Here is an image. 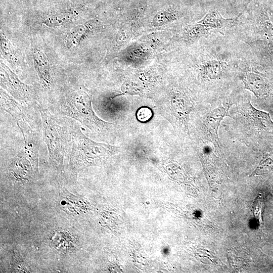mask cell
Masks as SVG:
<instances>
[{
	"instance_id": "6da1fadb",
	"label": "cell",
	"mask_w": 273,
	"mask_h": 273,
	"mask_svg": "<svg viewBox=\"0 0 273 273\" xmlns=\"http://www.w3.org/2000/svg\"><path fill=\"white\" fill-rule=\"evenodd\" d=\"M61 112L91 129H99L106 123L95 114L90 97L84 88H80L70 94L60 105Z\"/></svg>"
},
{
	"instance_id": "7a4b0ae2",
	"label": "cell",
	"mask_w": 273,
	"mask_h": 273,
	"mask_svg": "<svg viewBox=\"0 0 273 273\" xmlns=\"http://www.w3.org/2000/svg\"><path fill=\"white\" fill-rule=\"evenodd\" d=\"M115 150L116 147L94 142L77 129L73 135L70 161L74 167L79 168L112 155Z\"/></svg>"
},
{
	"instance_id": "3957f363",
	"label": "cell",
	"mask_w": 273,
	"mask_h": 273,
	"mask_svg": "<svg viewBox=\"0 0 273 273\" xmlns=\"http://www.w3.org/2000/svg\"><path fill=\"white\" fill-rule=\"evenodd\" d=\"M43 130V138L51 162L58 168H62L64 157L62 138L59 126L53 116L46 109L40 108Z\"/></svg>"
},
{
	"instance_id": "277c9868",
	"label": "cell",
	"mask_w": 273,
	"mask_h": 273,
	"mask_svg": "<svg viewBox=\"0 0 273 273\" xmlns=\"http://www.w3.org/2000/svg\"><path fill=\"white\" fill-rule=\"evenodd\" d=\"M230 105L219 106L202 116L200 127L205 139L216 148H219L218 129L220 121L225 116H231L229 113Z\"/></svg>"
},
{
	"instance_id": "5b68a950",
	"label": "cell",
	"mask_w": 273,
	"mask_h": 273,
	"mask_svg": "<svg viewBox=\"0 0 273 273\" xmlns=\"http://www.w3.org/2000/svg\"><path fill=\"white\" fill-rule=\"evenodd\" d=\"M1 83L16 98L20 100H25L30 94L31 89L21 82L4 64H1Z\"/></svg>"
},
{
	"instance_id": "8992f818",
	"label": "cell",
	"mask_w": 273,
	"mask_h": 273,
	"mask_svg": "<svg viewBox=\"0 0 273 273\" xmlns=\"http://www.w3.org/2000/svg\"><path fill=\"white\" fill-rule=\"evenodd\" d=\"M33 169L30 160L21 150L12 161L9 172L16 180L24 181L31 178Z\"/></svg>"
},
{
	"instance_id": "52a82bcc",
	"label": "cell",
	"mask_w": 273,
	"mask_h": 273,
	"mask_svg": "<svg viewBox=\"0 0 273 273\" xmlns=\"http://www.w3.org/2000/svg\"><path fill=\"white\" fill-rule=\"evenodd\" d=\"M24 139V146L21 150L30 160L35 170L37 168L39 145L37 137L24 122H18Z\"/></svg>"
},
{
	"instance_id": "ba28073f",
	"label": "cell",
	"mask_w": 273,
	"mask_h": 273,
	"mask_svg": "<svg viewBox=\"0 0 273 273\" xmlns=\"http://www.w3.org/2000/svg\"><path fill=\"white\" fill-rule=\"evenodd\" d=\"M245 89L252 92L258 98L267 96L270 89L267 80L259 73L250 71L246 73L242 77Z\"/></svg>"
},
{
	"instance_id": "9c48e42d",
	"label": "cell",
	"mask_w": 273,
	"mask_h": 273,
	"mask_svg": "<svg viewBox=\"0 0 273 273\" xmlns=\"http://www.w3.org/2000/svg\"><path fill=\"white\" fill-rule=\"evenodd\" d=\"M239 16L224 18L217 10H212L208 12L198 22L212 33L215 30H222L234 26Z\"/></svg>"
},
{
	"instance_id": "30bf717a",
	"label": "cell",
	"mask_w": 273,
	"mask_h": 273,
	"mask_svg": "<svg viewBox=\"0 0 273 273\" xmlns=\"http://www.w3.org/2000/svg\"><path fill=\"white\" fill-rule=\"evenodd\" d=\"M245 116L255 126L268 133H273V122L269 114L256 109L250 102L247 104Z\"/></svg>"
},
{
	"instance_id": "8fae6325",
	"label": "cell",
	"mask_w": 273,
	"mask_h": 273,
	"mask_svg": "<svg viewBox=\"0 0 273 273\" xmlns=\"http://www.w3.org/2000/svg\"><path fill=\"white\" fill-rule=\"evenodd\" d=\"M257 27L262 39L273 49V22L266 8L261 9L257 17Z\"/></svg>"
},
{
	"instance_id": "7c38bea8",
	"label": "cell",
	"mask_w": 273,
	"mask_h": 273,
	"mask_svg": "<svg viewBox=\"0 0 273 273\" xmlns=\"http://www.w3.org/2000/svg\"><path fill=\"white\" fill-rule=\"evenodd\" d=\"M226 67V63L217 59H210L201 66L202 76L206 79L213 80L222 76Z\"/></svg>"
},
{
	"instance_id": "4fadbf2b",
	"label": "cell",
	"mask_w": 273,
	"mask_h": 273,
	"mask_svg": "<svg viewBox=\"0 0 273 273\" xmlns=\"http://www.w3.org/2000/svg\"><path fill=\"white\" fill-rule=\"evenodd\" d=\"M34 58L35 68L40 82L44 87L50 88L52 84V78L47 60L39 51L36 52Z\"/></svg>"
},
{
	"instance_id": "5bb4252c",
	"label": "cell",
	"mask_w": 273,
	"mask_h": 273,
	"mask_svg": "<svg viewBox=\"0 0 273 273\" xmlns=\"http://www.w3.org/2000/svg\"><path fill=\"white\" fill-rule=\"evenodd\" d=\"M79 9L80 8L78 7L55 14L48 17L44 23L50 27L62 25L72 19L78 14Z\"/></svg>"
},
{
	"instance_id": "9a60e30c",
	"label": "cell",
	"mask_w": 273,
	"mask_h": 273,
	"mask_svg": "<svg viewBox=\"0 0 273 273\" xmlns=\"http://www.w3.org/2000/svg\"><path fill=\"white\" fill-rule=\"evenodd\" d=\"M211 34V32L198 21L192 25L187 29L186 38L188 40H196L201 37H206Z\"/></svg>"
},
{
	"instance_id": "2e32d148",
	"label": "cell",
	"mask_w": 273,
	"mask_h": 273,
	"mask_svg": "<svg viewBox=\"0 0 273 273\" xmlns=\"http://www.w3.org/2000/svg\"><path fill=\"white\" fill-rule=\"evenodd\" d=\"M1 104L3 109L14 117H18L21 114L17 103L1 89Z\"/></svg>"
},
{
	"instance_id": "e0dca14e",
	"label": "cell",
	"mask_w": 273,
	"mask_h": 273,
	"mask_svg": "<svg viewBox=\"0 0 273 273\" xmlns=\"http://www.w3.org/2000/svg\"><path fill=\"white\" fill-rule=\"evenodd\" d=\"M85 31L84 26L79 25L75 27L69 33L67 38L66 45L68 47H71L73 45H76L79 41L81 36Z\"/></svg>"
},
{
	"instance_id": "ac0fdd59",
	"label": "cell",
	"mask_w": 273,
	"mask_h": 273,
	"mask_svg": "<svg viewBox=\"0 0 273 273\" xmlns=\"http://www.w3.org/2000/svg\"><path fill=\"white\" fill-rule=\"evenodd\" d=\"M1 50L3 55L9 62L15 63L16 62L15 53L13 51L11 44L2 34H1Z\"/></svg>"
},
{
	"instance_id": "d6986e66",
	"label": "cell",
	"mask_w": 273,
	"mask_h": 273,
	"mask_svg": "<svg viewBox=\"0 0 273 273\" xmlns=\"http://www.w3.org/2000/svg\"><path fill=\"white\" fill-rule=\"evenodd\" d=\"M264 208V202L261 196L258 195L254 201L253 211L256 219L262 223V213Z\"/></svg>"
},
{
	"instance_id": "ffe728a7",
	"label": "cell",
	"mask_w": 273,
	"mask_h": 273,
	"mask_svg": "<svg viewBox=\"0 0 273 273\" xmlns=\"http://www.w3.org/2000/svg\"><path fill=\"white\" fill-rule=\"evenodd\" d=\"M176 19L175 13L168 11H163L160 12L155 16L154 21L156 22H168L173 21Z\"/></svg>"
},
{
	"instance_id": "44dd1931",
	"label": "cell",
	"mask_w": 273,
	"mask_h": 273,
	"mask_svg": "<svg viewBox=\"0 0 273 273\" xmlns=\"http://www.w3.org/2000/svg\"><path fill=\"white\" fill-rule=\"evenodd\" d=\"M273 166V159L267 155H264L261 160L258 167L253 173H258L265 168H269Z\"/></svg>"
},
{
	"instance_id": "7402d4cb",
	"label": "cell",
	"mask_w": 273,
	"mask_h": 273,
	"mask_svg": "<svg viewBox=\"0 0 273 273\" xmlns=\"http://www.w3.org/2000/svg\"><path fill=\"white\" fill-rule=\"evenodd\" d=\"M265 8L273 22V0H270Z\"/></svg>"
},
{
	"instance_id": "603a6c76",
	"label": "cell",
	"mask_w": 273,
	"mask_h": 273,
	"mask_svg": "<svg viewBox=\"0 0 273 273\" xmlns=\"http://www.w3.org/2000/svg\"><path fill=\"white\" fill-rule=\"evenodd\" d=\"M230 5L234 7L237 0H226Z\"/></svg>"
}]
</instances>
